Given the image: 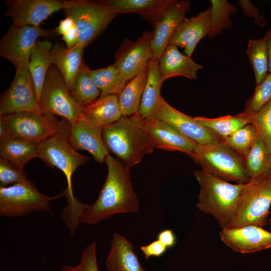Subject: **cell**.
I'll list each match as a JSON object with an SVG mask.
<instances>
[{"label":"cell","instance_id":"obj_1","mask_svg":"<svg viewBox=\"0 0 271 271\" xmlns=\"http://www.w3.org/2000/svg\"><path fill=\"white\" fill-rule=\"evenodd\" d=\"M107 174L96 200L82 203L78 217L80 224H96L117 213L136 212L140 208L132 188L130 168L110 155L105 160Z\"/></svg>","mask_w":271,"mask_h":271},{"label":"cell","instance_id":"obj_16","mask_svg":"<svg viewBox=\"0 0 271 271\" xmlns=\"http://www.w3.org/2000/svg\"><path fill=\"white\" fill-rule=\"evenodd\" d=\"M103 128L96 125L82 115L76 121L69 123L68 140L71 146L76 151L89 152L95 161L104 162L110 155L102 138Z\"/></svg>","mask_w":271,"mask_h":271},{"label":"cell","instance_id":"obj_28","mask_svg":"<svg viewBox=\"0 0 271 271\" xmlns=\"http://www.w3.org/2000/svg\"><path fill=\"white\" fill-rule=\"evenodd\" d=\"M52 47L50 41L38 40L31 54L28 68L35 86L39 104L47 73L52 64L50 56Z\"/></svg>","mask_w":271,"mask_h":271},{"label":"cell","instance_id":"obj_30","mask_svg":"<svg viewBox=\"0 0 271 271\" xmlns=\"http://www.w3.org/2000/svg\"><path fill=\"white\" fill-rule=\"evenodd\" d=\"M148 73L147 66L142 72L129 80L117 95L122 115L130 116L138 112Z\"/></svg>","mask_w":271,"mask_h":271},{"label":"cell","instance_id":"obj_20","mask_svg":"<svg viewBox=\"0 0 271 271\" xmlns=\"http://www.w3.org/2000/svg\"><path fill=\"white\" fill-rule=\"evenodd\" d=\"M144 123L155 148L167 151L180 152L190 157L199 146L163 120L153 118Z\"/></svg>","mask_w":271,"mask_h":271},{"label":"cell","instance_id":"obj_3","mask_svg":"<svg viewBox=\"0 0 271 271\" xmlns=\"http://www.w3.org/2000/svg\"><path fill=\"white\" fill-rule=\"evenodd\" d=\"M194 175L200 192L196 207L212 215L224 228L237 206L245 184H232L203 169L196 170Z\"/></svg>","mask_w":271,"mask_h":271},{"label":"cell","instance_id":"obj_5","mask_svg":"<svg viewBox=\"0 0 271 271\" xmlns=\"http://www.w3.org/2000/svg\"><path fill=\"white\" fill-rule=\"evenodd\" d=\"M69 123L63 118L61 125L51 136L38 145L37 158L48 166L56 167L65 175L67 187L64 190L66 198H74L72 177L76 170L90 160L88 156L82 155L70 145L68 140Z\"/></svg>","mask_w":271,"mask_h":271},{"label":"cell","instance_id":"obj_44","mask_svg":"<svg viewBox=\"0 0 271 271\" xmlns=\"http://www.w3.org/2000/svg\"><path fill=\"white\" fill-rule=\"evenodd\" d=\"M79 31L76 25L62 37V40L65 42L66 47L69 49L78 45L79 43Z\"/></svg>","mask_w":271,"mask_h":271},{"label":"cell","instance_id":"obj_38","mask_svg":"<svg viewBox=\"0 0 271 271\" xmlns=\"http://www.w3.org/2000/svg\"><path fill=\"white\" fill-rule=\"evenodd\" d=\"M271 101V73L256 85L252 96L246 102L243 111L254 113L258 111Z\"/></svg>","mask_w":271,"mask_h":271},{"label":"cell","instance_id":"obj_46","mask_svg":"<svg viewBox=\"0 0 271 271\" xmlns=\"http://www.w3.org/2000/svg\"><path fill=\"white\" fill-rule=\"evenodd\" d=\"M267 45V51L268 56V71L271 73V30H268L264 37Z\"/></svg>","mask_w":271,"mask_h":271},{"label":"cell","instance_id":"obj_2","mask_svg":"<svg viewBox=\"0 0 271 271\" xmlns=\"http://www.w3.org/2000/svg\"><path fill=\"white\" fill-rule=\"evenodd\" d=\"M102 138L109 151L130 169L140 163L145 155L152 153L155 148L138 112L123 115L103 128Z\"/></svg>","mask_w":271,"mask_h":271},{"label":"cell","instance_id":"obj_29","mask_svg":"<svg viewBox=\"0 0 271 271\" xmlns=\"http://www.w3.org/2000/svg\"><path fill=\"white\" fill-rule=\"evenodd\" d=\"M195 119L221 141L250 124L248 113L244 111L235 115H227L212 118L198 116Z\"/></svg>","mask_w":271,"mask_h":271},{"label":"cell","instance_id":"obj_37","mask_svg":"<svg viewBox=\"0 0 271 271\" xmlns=\"http://www.w3.org/2000/svg\"><path fill=\"white\" fill-rule=\"evenodd\" d=\"M247 113L250 124L254 126L269 154H271V101L258 111Z\"/></svg>","mask_w":271,"mask_h":271},{"label":"cell","instance_id":"obj_34","mask_svg":"<svg viewBox=\"0 0 271 271\" xmlns=\"http://www.w3.org/2000/svg\"><path fill=\"white\" fill-rule=\"evenodd\" d=\"M210 3L211 21L208 36L214 38L224 29L231 28L232 22L230 16L236 12L237 7L226 0H211Z\"/></svg>","mask_w":271,"mask_h":271},{"label":"cell","instance_id":"obj_6","mask_svg":"<svg viewBox=\"0 0 271 271\" xmlns=\"http://www.w3.org/2000/svg\"><path fill=\"white\" fill-rule=\"evenodd\" d=\"M190 157L202 169L226 181L245 184L251 180L245 170L243 157L222 142L199 145Z\"/></svg>","mask_w":271,"mask_h":271},{"label":"cell","instance_id":"obj_49","mask_svg":"<svg viewBox=\"0 0 271 271\" xmlns=\"http://www.w3.org/2000/svg\"><path fill=\"white\" fill-rule=\"evenodd\" d=\"M269 223H270V225H271V217H270V219H269Z\"/></svg>","mask_w":271,"mask_h":271},{"label":"cell","instance_id":"obj_25","mask_svg":"<svg viewBox=\"0 0 271 271\" xmlns=\"http://www.w3.org/2000/svg\"><path fill=\"white\" fill-rule=\"evenodd\" d=\"M148 67L147 79L138 112L144 122L154 117L162 97L161 88L163 83L161 79L158 61L151 59Z\"/></svg>","mask_w":271,"mask_h":271},{"label":"cell","instance_id":"obj_36","mask_svg":"<svg viewBox=\"0 0 271 271\" xmlns=\"http://www.w3.org/2000/svg\"><path fill=\"white\" fill-rule=\"evenodd\" d=\"M257 135L254 126L248 124L221 142L244 158L253 145Z\"/></svg>","mask_w":271,"mask_h":271},{"label":"cell","instance_id":"obj_17","mask_svg":"<svg viewBox=\"0 0 271 271\" xmlns=\"http://www.w3.org/2000/svg\"><path fill=\"white\" fill-rule=\"evenodd\" d=\"M219 235L224 244L240 253H252L271 247V232L256 225L223 228Z\"/></svg>","mask_w":271,"mask_h":271},{"label":"cell","instance_id":"obj_9","mask_svg":"<svg viewBox=\"0 0 271 271\" xmlns=\"http://www.w3.org/2000/svg\"><path fill=\"white\" fill-rule=\"evenodd\" d=\"M64 196L63 191L52 197L42 194L31 182L0 187V215L6 217L24 216L36 211H48L53 200Z\"/></svg>","mask_w":271,"mask_h":271},{"label":"cell","instance_id":"obj_31","mask_svg":"<svg viewBox=\"0 0 271 271\" xmlns=\"http://www.w3.org/2000/svg\"><path fill=\"white\" fill-rule=\"evenodd\" d=\"M89 70L83 62L69 91L74 100L84 107L97 99L101 95V91L89 75Z\"/></svg>","mask_w":271,"mask_h":271},{"label":"cell","instance_id":"obj_24","mask_svg":"<svg viewBox=\"0 0 271 271\" xmlns=\"http://www.w3.org/2000/svg\"><path fill=\"white\" fill-rule=\"evenodd\" d=\"M133 245L123 236L115 233L106 260L108 271H147L142 266Z\"/></svg>","mask_w":271,"mask_h":271},{"label":"cell","instance_id":"obj_11","mask_svg":"<svg viewBox=\"0 0 271 271\" xmlns=\"http://www.w3.org/2000/svg\"><path fill=\"white\" fill-rule=\"evenodd\" d=\"M55 30L31 26L12 25L0 41V56L18 70L28 67L32 50L38 39L54 34Z\"/></svg>","mask_w":271,"mask_h":271},{"label":"cell","instance_id":"obj_39","mask_svg":"<svg viewBox=\"0 0 271 271\" xmlns=\"http://www.w3.org/2000/svg\"><path fill=\"white\" fill-rule=\"evenodd\" d=\"M24 169L0 158V185L7 187L16 184L31 182Z\"/></svg>","mask_w":271,"mask_h":271},{"label":"cell","instance_id":"obj_13","mask_svg":"<svg viewBox=\"0 0 271 271\" xmlns=\"http://www.w3.org/2000/svg\"><path fill=\"white\" fill-rule=\"evenodd\" d=\"M153 35V31H145L136 41L125 39L116 51L114 64L127 81L142 72L152 59Z\"/></svg>","mask_w":271,"mask_h":271},{"label":"cell","instance_id":"obj_27","mask_svg":"<svg viewBox=\"0 0 271 271\" xmlns=\"http://www.w3.org/2000/svg\"><path fill=\"white\" fill-rule=\"evenodd\" d=\"M38 144L7 136L0 138L1 158L20 168L37 158Z\"/></svg>","mask_w":271,"mask_h":271},{"label":"cell","instance_id":"obj_45","mask_svg":"<svg viewBox=\"0 0 271 271\" xmlns=\"http://www.w3.org/2000/svg\"><path fill=\"white\" fill-rule=\"evenodd\" d=\"M75 26V24L73 20L70 17H66L65 18L59 22L55 31L57 34L62 36Z\"/></svg>","mask_w":271,"mask_h":271},{"label":"cell","instance_id":"obj_41","mask_svg":"<svg viewBox=\"0 0 271 271\" xmlns=\"http://www.w3.org/2000/svg\"><path fill=\"white\" fill-rule=\"evenodd\" d=\"M238 4L246 17L253 18L255 23L260 27L265 26V18L259 13L258 8L251 2L247 0H240Z\"/></svg>","mask_w":271,"mask_h":271},{"label":"cell","instance_id":"obj_26","mask_svg":"<svg viewBox=\"0 0 271 271\" xmlns=\"http://www.w3.org/2000/svg\"><path fill=\"white\" fill-rule=\"evenodd\" d=\"M82 116L93 124L104 128L118 121L123 115L117 95H109L84 107Z\"/></svg>","mask_w":271,"mask_h":271},{"label":"cell","instance_id":"obj_14","mask_svg":"<svg viewBox=\"0 0 271 271\" xmlns=\"http://www.w3.org/2000/svg\"><path fill=\"white\" fill-rule=\"evenodd\" d=\"M153 118L168 123L186 138L198 145L209 146L221 142L197 122L195 117L173 108L162 96Z\"/></svg>","mask_w":271,"mask_h":271},{"label":"cell","instance_id":"obj_12","mask_svg":"<svg viewBox=\"0 0 271 271\" xmlns=\"http://www.w3.org/2000/svg\"><path fill=\"white\" fill-rule=\"evenodd\" d=\"M24 111L42 112L28 67L16 70L9 88L2 94L0 116Z\"/></svg>","mask_w":271,"mask_h":271},{"label":"cell","instance_id":"obj_4","mask_svg":"<svg viewBox=\"0 0 271 271\" xmlns=\"http://www.w3.org/2000/svg\"><path fill=\"white\" fill-rule=\"evenodd\" d=\"M271 205L270 171L245 184L235 210L224 228L248 225L262 227L267 223Z\"/></svg>","mask_w":271,"mask_h":271},{"label":"cell","instance_id":"obj_15","mask_svg":"<svg viewBox=\"0 0 271 271\" xmlns=\"http://www.w3.org/2000/svg\"><path fill=\"white\" fill-rule=\"evenodd\" d=\"M66 1L7 0L4 15L10 17L14 26L39 27L53 13L63 10Z\"/></svg>","mask_w":271,"mask_h":271},{"label":"cell","instance_id":"obj_7","mask_svg":"<svg viewBox=\"0 0 271 271\" xmlns=\"http://www.w3.org/2000/svg\"><path fill=\"white\" fill-rule=\"evenodd\" d=\"M63 12L71 18L80 33L79 43L89 45L118 15L102 1H66Z\"/></svg>","mask_w":271,"mask_h":271},{"label":"cell","instance_id":"obj_47","mask_svg":"<svg viewBox=\"0 0 271 271\" xmlns=\"http://www.w3.org/2000/svg\"><path fill=\"white\" fill-rule=\"evenodd\" d=\"M60 271H80V267L79 264L75 266L66 265L64 266Z\"/></svg>","mask_w":271,"mask_h":271},{"label":"cell","instance_id":"obj_35","mask_svg":"<svg viewBox=\"0 0 271 271\" xmlns=\"http://www.w3.org/2000/svg\"><path fill=\"white\" fill-rule=\"evenodd\" d=\"M246 53L253 70L256 85L269 73L266 42L264 38L250 39Z\"/></svg>","mask_w":271,"mask_h":271},{"label":"cell","instance_id":"obj_23","mask_svg":"<svg viewBox=\"0 0 271 271\" xmlns=\"http://www.w3.org/2000/svg\"><path fill=\"white\" fill-rule=\"evenodd\" d=\"M85 48L82 44L79 43L69 49L62 43L57 42L50 51L51 63L63 76L69 91L83 62L82 58Z\"/></svg>","mask_w":271,"mask_h":271},{"label":"cell","instance_id":"obj_40","mask_svg":"<svg viewBox=\"0 0 271 271\" xmlns=\"http://www.w3.org/2000/svg\"><path fill=\"white\" fill-rule=\"evenodd\" d=\"M80 271H99L96 257V244L92 242L82 251L79 263Z\"/></svg>","mask_w":271,"mask_h":271},{"label":"cell","instance_id":"obj_18","mask_svg":"<svg viewBox=\"0 0 271 271\" xmlns=\"http://www.w3.org/2000/svg\"><path fill=\"white\" fill-rule=\"evenodd\" d=\"M190 9V2L173 0L154 27L151 42L152 60H158L169 44L170 38L186 14Z\"/></svg>","mask_w":271,"mask_h":271},{"label":"cell","instance_id":"obj_10","mask_svg":"<svg viewBox=\"0 0 271 271\" xmlns=\"http://www.w3.org/2000/svg\"><path fill=\"white\" fill-rule=\"evenodd\" d=\"M39 106L42 112L62 116L69 123L78 119L84 108L72 98L63 76L53 64L47 73Z\"/></svg>","mask_w":271,"mask_h":271},{"label":"cell","instance_id":"obj_43","mask_svg":"<svg viewBox=\"0 0 271 271\" xmlns=\"http://www.w3.org/2000/svg\"><path fill=\"white\" fill-rule=\"evenodd\" d=\"M158 240L167 249L173 247L176 243V237L171 229H166L159 232L157 235Z\"/></svg>","mask_w":271,"mask_h":271},{"label":"cell","instance_id":"obj_48","mask_svg":"<svg viewBox=\"0 0 271 271\" xmlns=\"http://www.w3.org/2000/svg\"><path fill=\"white\" fill-rule=\"evenodd\" d=\"M269 169L271 173V154H269Z\"/></svg>","mask_w":271,"mask_h":271},{"label":"cell","instance_id":"obj_8","mask_svg":"<svg viewBox=\"0 0 271 271\" xmlns=\"http://www.w3.org/2000/svg\"><path fill=\"white\" fill-rule=\"evenodd\" d=\"M0 116V138L10 136L38 144L55 133L63 121L43 112L24 111Z\"/></svg>","mask_w":271,"mask_h":271},{"label":"cell","instance_id":"obj_32","mask_svg":"<svg viewBox=\"0 0 271 271\" xmlns=\"http://www.w3.org/2000/svg\"><path fill=\"white\" fill-rule=\"evenodd\" d=\"M89 73L101 91L99 97L109 95H118L128 82L122 76L114 64L103 68L90 69Z\"/></svg>","mask_w":271,"mask_h":271},{"label":"cell","instance_id":"obj_21","mask_svg":"<svg viewBox=\"0 0 271 271\" xmlns=\"http://www.w3.org/2000/svg\"><path fill=\"white\" fill-rule=\"evenodd\" d=\"M158 67L163 82L175 76H183L190 79H197V72L203 66L181 53L178 47L168 44L158 60Z\"/></svg>","mask_w":271,"mask_h":271},{"label":"cell","instance_id":"obj_42","mask_svg":"<svg viewBox=\"0 0 271 271\" xmlns=\"http://www.w3.org/2000/svg\"><path fill=\"white\" fill-rule=\"evenodd\" d=\"M141 250L146 259L151 257H160L163 255L167 248L158 240L141 247Z\"/></svg>","mask_w":271,"mask_h":271},{"label":"cell","instance_id":"obj_19","mask_svg":"<svg viewBox=\"0 0 271 271\" xmlns=\"http://www.w3.org/2000/svg\"><path fill=\"white\" fill-rule=\"evenodd\" d=\"M211 21L210 7L196 16L185 17L172 35L169 44L184 48L185 55L191 57L199 42L208 36Z\"/></svg>","mask_w":271,"mask_h":271},{"label":"cell","instance_id":"obj_33","mask_svg":"<svg viewBox=\"0 0 271 271\" xmlns=\"http://www.w3.org/2000/svg\"><path fill=\"white\" fill-rule=\"evenodd\" d=\"M245 170L250 179L269 171V154L261 138L257 135L253 145L243 158Z\"/></svg>","mask_w":271,"mask_h":271},{"label":"cell","instance_id":"obj_22","mask_svg":"<svg viewBox=\"0 0 271 271\" xmlns=\"http://www.w3.org/2000/svg\"><path fill=\"white\" fill-rule=\"evenodd\" d=\"M173 0H104L118 15L129 13L141 15L154 28Z\"/></svg>","mask_w":271,"mask_h":271}]
</instances>
